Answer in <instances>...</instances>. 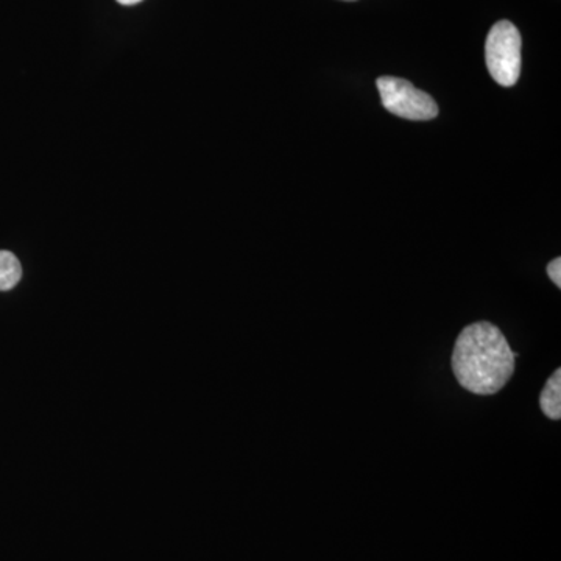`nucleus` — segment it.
Wrapping results in <instances>:
<instances>
[{"instance_id": "f257e3e1", "label": "nucleus", "mask_w": 561, "mask_h": 561, "mask_svg": "<svg viewBox=\"0 0 561 561\" xmlns=\"http://www.w3.org/2000/svg\"><path fill=\"white\" fill-rule=\"evenodd\" d=\"M519 357L500 328L489 321L468 324L453 351V371L465 390L474 394L497 393L511 381Z\"/></svg>"}, {"instance_id": "f03ea898", "label": "nucleus", "mask_w": 561, "mask_h": 561, "mask_svg": "<svg viewBox=\"0 0 561 561\" xmlns=\"http://www.w3.org/2000/svg\"><path fill=\"white\" fill-rule=\"evenodd\" d=\"M522 35L511 21L491 27L485 43V61L491 79L504 88L518 83L522 76Z\"/></svg>"}, {"instance_id": "7ed1b4c3", "label": "nucleus", "mask_w": 561, "mask_h": 561, "mask_svg": "<svg viewBox=\"0 0 561 561\" xmlns=\"http://www.w3.org/2000/svg\"><path fill=\"white\" fill-rule=\"evenodd\" d=\"M383 108L408 121H432L438 116V105L427 92L413 87L411 81L397 77H381L376 81Z\"/></svg>"}, {"instance_id": "20e7f679", "label": "nucleus", "mask_w": 561, "mask_h": 561, "mask_svg": "<svg viewBox=\"0 0 561 561\" xmlns=\"http://www.w3.org/2000/svg\"><path fill=\"white\" fill-rule=\"evenodd\" d=\"M541 411L548 419H561V370L557 368L540 394Z\"/></svg>"}, {"instance_id": "39448f33", "label": "nucleus", "mask_w": 561, "mask_h": 561, "mask_svg": "<svg viewBox=\"0 0 561 561\" xmlns=\"http://www.w3.org/2000/svg\"><path fill=\"white\" fill-rule=\"evenodd\" d=\"M22 278L21 262L11 251L0 250V291L18 286Z\"/></svg>"}, {"instance_id": "423d86ee", "label": "nucleus", "mask_w": 561, "mask_h": 561, "mask_svg": "<svg viewBox=\"0 0 561 561\" xmlns=\"http://www.w3.org/2000/svg\"><path fill=\"white\" fill-rule=\"evenodd\" d=\"M549 278H551L552 283L556 284L557 287H561V260L560 257H556V260L549 262L548 268Z\"/></svg>"}, {"instance_id": "0eeeda50", "label": "nucleus", "mask_w": 561, "mask_h": 561, "mask_svg": "<svg viewBox=\"0 0 561 561\" xmlns=\"http://www.w3.org/2000/svg\"><path fill=\"white\" fill-rule=\"evenodd\" d=\"M117 2H119L121 5L131 7L136 5V3L142 2V0H117Z\"/></svg>"}, {"instance_id": "6e6552de", "label": "nucleus", "mask_w": 561, "mask_h": 561, "mask_svg": "<svg viewBox=\"0 0 561 561\" xmlns=\"http://www.w3.org/2000/svg\"><path fill=\"white\" fill-rule=\"evenodd\" d=\"M345 2H354V0H345Z\"/></svg>"}]
</instances>
